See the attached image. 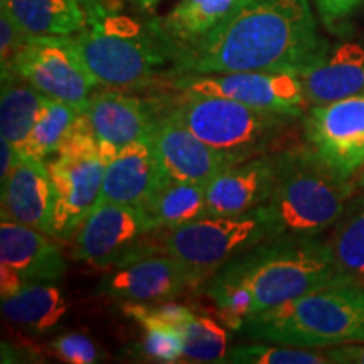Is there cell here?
Listing matches in <instances>:
<instances>
[{
  "mask_svg": "<svg viewBox=\"0 0 364 364\" xmlns=\"http://www.w3.org/2000/svg\"><path fill=\"white\" fill-rule=\"evenodd\" d=\"M329 49L309 0H238L215 29L174 54L169 78L240 71L297 76Z\"/></svg>",
  "mask_w": 364,
  "mask_h": 364,
  "instance_id": "obj_1",
  "label": "cell"
},
{
  "mask_svg": "<svg viewBox=\"0 0 364 364\" xmlns=\"http://www.w3.org/2000/svg\"><path fill=\"white\" fill-rule=\"evenodd\" d=\"M86 24L71 36L76 53L102 86L145 90L169 78L172 59L156 22L140 24L108 7H85Z\"/></svg>",
  "mask_w": 364,
  "mask_h": 364,
  "instance_id": "obj_2",
  "label": "cell"
},
{
  "mask_svg": "<svg viewBox=\"0 0 364 364\" xmlns=\"http://www.w3.org/2000/svg\"><path fill=\"white\" fill-rule=\"evenodd\" d=\"M208 279L248 289L255 299V314L312 290L346 285L336 270L327 240L321 235L272 236L225 263Z\"/></svg>",
  "mask_w": 364,
  "mask_h": 364,
  "instance_id": "obj_3",
  "label": "cell"
},
{
  "mask_svg": "<svg viewBox=\"0 0 364 364\" xmlns=\"http://www.w3.org/2000/svg\"><path fill=\"white\" fill-rule=\"evenodd\" d=\"M241 336L262 343L326 349L364 343V289L331 285L247 317Z\"/></svg>",
  "mask_w": 364,
  "mask_h": 364,
  "instance_id": "obj_4",
  "label": "cell"
},
{
  "mask_svg": "<svg viewBox=\"0 0 364 364\" xmlns=\"http://www.w3.org/2000/svg\"><path fill=\"white\" fill-rule=\"evenodd\" d=\"M353 179L322 162L311 149L295 145L277 152V179L263 204L275 236H318L334 226L353 198Z\"/></svg>",
  "mask_w": 364,
  "mask_h": 364,
  "instance_id": "obj_5",
  "label": "cell"
},
{
  "mask_svg": "<svg viewBox=\"0 0 364 364\" xmlns=\"http://www.w3.org/2000/svg\"><path fill=\"white\" fill-rule=\"evenodd\" d=\"M150 103L235 164L270 154L279 136L297 120L287 113L188 91H177L176 97H157Z\"/></svg>",
  "mask_w": 364,
  "mask_h": 364,
  "instance_id": "obj_6",
  "label": "cell"
},
{
  "mask_svg": "<svg viewBox=\"0 0 364 364\" xmlns=\"http://www.w3.org/2000/svg\"><path fill=\"white\" fill-rule=\"evenodd\" d=\"M46 166L54 194V236L70 240L98 204L107 171V159L85 113Z\"/></svg>",
  "mask_w": 364,
  "mask_h": 364,
  "instance_id": "obj_7",
  "label": "cell"
},
{
  "mask_svg": "<svg viewBox=\"0 0 364 364\" xmlns=\"http://www.w3.org/2000/svg\"><path fill=\"white\" fill-rule=\"evenodd\" d=\"M275 236L265 209L245 215L206 216L162 233V253L171 255L206 280L218 268L260 241Z\"/></svg>",
  "mask_w": 364,
  "mask_h": 364,
  "instance_id": "obj_8",
  "label": "cell"
},
{
  "mask_svg": "<svg viewBox=\"0 0 364 364\" xmlns=\"http://www.w3.org/2000/svg\"><path fill=\"white\" fill-rule=\"evenodd\" d=\"M162 233L142 208L98 201L76 231L73 258L97 268H120L162 253Z\"/></svg>",
  "mask_w": 364,
  "mask_h": 364,
  "instance_id": "obj_9",
  "label": "cell"
},
{
  "mask_svg": "<svg viewBox=\"0 0 364 364\" xmlns=\"http://www.w3.org/2000/svg\"><path fill=\"white\" fill-rule=\"evenodd\" d=\"M7 75H16L46 97L81 112L102 85L81 61L71 36H27L9 71L2 73Z\"/></svg>",
  "mask_w": 364,
  "mask_h": 364,
  "instance_id": "obj_10",
  "label": "cell"
},
{
  "mask_svg": "<svg viewBox=\"0 0 364 364\" xmlns=\"http://www.w3.org/2000/svg\"><path fill=\"white\" fill-rule=\"evenodd\" d=\"M162 88L235 100L250 107L287 113L295 118L302 117L307 107L299 78L287 73L177 75L164 81Z\"/></svg>",
  "mask_w": 364,
  "mask_h": 364,
  "instance_id": "obj_11",
  "label": "cell"
},
{
  "mask_svg": "<svg viewBox=\"0 0 364 364\" xmlns=\"http://www.w3.org/2000/svg\"><path fill=\"white\" fill-rule=\"evenodd\" d=\"M306 145L346 179L364 164V93L304 113Z\"/></svg>",
  "mask_w": 364,
  "mask_h": 364,
  "instance_id": "obj_12",
  "label": "cell"
},
{
  "mask_svg": "<svg viewBox=\"0 0 364 364\" xmlns=\"http://www.w3.org/2000/svg\"><path fill=\"white\" fill-rule=\"evenodd\" d=\"M201 282L188 265L159 253L129 265L113 268L98 282L95 294L122 304H162L179 297Z\"/></svg>",
  "mask_w": 364,
  "mask_h": 364,
  "instance_id": "obj_13",
  "label": "cell"
},
{
  "mask_svg": "<svg viewBox=\"0 0 364 364\" xmlns=\"http://www.w3.org/2000/svg\"><path fill=\"white\" fill-rule=\"evenodd\" d=\"M152 108L156 124L150 144L157 156L162 182H194L206 186L220 172L236 166L230 157L204 144L174 117L157 110L154 105Z\"/></svg>",
  "mask_w": 364,
  "mask_h": 364,
  "instance_id": "obj_14",
  "label": "cell"
},
{
  "mask_svg": "<svg viewBox=\"0 0 364 364\" xmlns=\"http://www.w3.org/2000/svg\"><path fill=\"white\" fill-rule=\"evenodd\" d=\"M277 179V152L228 167L206 184L209 216H236L262 208Z\"/></svg>",
  "mask_w": 364,
  "mask_h": 364,
  "instance_id": "obj_15",
  "label": "cell"
},
{
  "mask_svg": "<svg viewBox=\"0 0 364 364\" xmlns=\"http://www.w3.org/2000/svg\"><path fill=\"white\" fill-rule=\"evenodd\" d=\"M83 113L98 142L113 149L150 139L156 124L150 102L118 88L95 91Z\"/></svg>",
  "mask_w": 364,
  "mask_h": 364,
  "instance_id": "obj_16",
  "label": "cell"
},
{
  "mask_svg": "<svg viewBox=\"0 0 364 364\" xmlns=\"http://www.w3.org/2000/svg\"><path fill=\"white\" fill-rule=\"evenodd\" d=\"M2 220L54 236V194L46 162L17 156L2 182Z\"/></svg>",
  "mask_w": 364,
  "mask_h": 364,
  "instance_id": "obj_17",
  "label": "cell"
},
{
  "mask_svg": "<svg viewBox=\"0 0 364 364\" xmlns=\"http://www.w3.org/2000/svg\"><path fill=\"white\" fill-rule=\"evenodd\" d=\"M43 231L9 220L0 223V265L11 268L24 284L56 282L68 263L61 250Z\"/></svg>",
  "mask_w": 364,
  "mask_h": 364,
  "instance_id": "obj_18",
  "label": "cell"
},
{
  "mask_svg": "<svg viewBox=\"0 0 364 364\" xmlns=\"http://www.w3.org/2000/svg\"><path fill=\"white\" fill-rule=\"evenodd\" d=\"M162 182L157 156L150 139L136 140L107 164L100 201L142 208Z\"/></svg>",
  "mask_w": 364,
  "mask_h": 364,
  "instance_id": "obj_19",
  "label": "cell"
},
{
  "mask_svg": "<svg viewBox=\"0 0 364 364\" xmlns=\"http://www.w3.org/2000/svg\"><path fill=\"white\" fill-rule=\"evenodd\" d=\"M307 107L364 93V48L346 43L329 49L317 65L297 75Z\"/></svg>",
  "mask_w": 364,
  "mask_h": 364,
  "instance_id": "obj_20",
  "label": "cell"
},
{
  "mask_svg": "<svg viewBox=\"0 0 364 364\" xmlns=\"http://www.w3.org/2000/svg\"><path fill=\"white\" fill-rule=\"evenodd\" d=\"M2 316L19 329L31 334H46L61 324L68 302L54 282L27 284L19 292L2 299Z\"/></svg>",
  "mask_w": 364,
  "mask_h": 364,
  "instance_id": "obj_21",
  "label": "cell"
},
{
  "mask_svg": "<svg viewBox=\"0 0 364 364\" xmlns=\"http://www.w3.org/2000/svg\"><path fill=\"white\" fill-rule=\"evenodd\" d=\"M238 0H181L164 19H154L171 59L182 48L198 43L233 11Z\"/></svg>",
  "mask_w": 364,
  "mask_h": 364,
  "instance_id": "obj_22",
  "label": "cell"
},
{
  "mask_svg": "<svg viewBox=\"0 0 364 364\" xmlns=\"http://www.w3.org/2000/svg\"><path fill=\"white\" fill-rule=\"evenodd\" d=\"M332 260L346 285L364 289V193L346 204L343 215L332 226L327 238Z\"/></svg>",
  "mask_w": 364,
  "mask_h": 364,
  "instance_id": "obj_23",
  "label": "cell"
},
{
  "mask_svg": "<svg viewBox=\"0 0 364 364\" xmlns=\"http://www.w3.org/2000/svg\"><path fill=\"white\" fill-rule=\"evenodd\" d=\"M14 21L29 36H75L86 24L80 0H7Z\"/></svg>",
  "mask_w": 364,
  "mask_h": 364,
  "instance_id": "obj_24",
  "label": "cell"
},
{
  "mask_svg": "<svg viewBox=\"0 0 364 364\" xmlns=\"http://www.w3.org/2000/svg\"><path fill=\"white\" fill-rule=\"evenodd\" d=\"M142 209L156 230H176L209 216L206 186L194 182H161Z\"/></svg>",
  "mask_w": 364,
  "mask_h": 364,
  "instance_id": "obj_25",
  "label": "cell"
},
{
  "mask_svg": "<svg viewBox=\"0 0 364 364\" xmlns=\"http://www.w3.org/2000/svg\"><path fill=\"white\" fill-rule=\"evenodd\" d=\"M49 97L41 93L17 78L16 75L2 76V90H0V132L2 139L21 145L38 124L41 113L49 103Z\"/></svg>",
  "mask_w": 364,
  "mask_h": 364,
  "instance_id": "obj_26",
  "label": "cell"
},
{
  "mask_svg": "<svg viewBox=\"0 0 364 364\" xmlns=\"http://www.w3.org/2000/svg\"><path fill=\"white\" fill-rule=\"evenodd\" d=\"M81 113L83 112L80 108L51 98L31 134L26 136L24 142L16 147L17 156L46 162V159L58 152Z\"/></svg>",
  "mask_w": 364,
  "mask_h": 364,
  "instance_id": "obj_27",
  "label": "cell"
},
{
  "mask_svg": "<svg viewBox=\"0 0 364 364\" xmlns=\"http://www.w3.org/2000/svg\"><path fill=\"white\" fill-rule=\"evenodd\" d=\"M124 312L145 329V338L139 346L140 356L156 363L182 361L184 339L176 326L150 316L144 304H124Z\"/></svg>",
  "mask_w": 364,
  "mask_h": 364,
  "instance_id": "obj_28",
  "label": "cell"
},
{
  "mask_svg": "<svg viewBox=\"0 0 364 364\" xmlns=\"http://www.w3.org/2000/svg\"><path fill=\"white\" fill-rule=\"evenodd\" d=\"M184 339V356L188 363H226L228 334L211 317L194 314L179 327Z\"/></svg>",
  "mask_w": 364,
  "mask_h": 364,
  "instance_id": "obj_29",
  "label": "cell"
},
{
  "mask_svg": "<svg viewBox=\"0 0 364 364\" xmlns=\"http://www.w3.org/2000/svg\"><path fill=\"white\" fill-rule=\"evenodd\" d=\"M226 363L236 364H334L326 349L287 344H240L228 349Z\"/></svg>",
  "mask_w": 364,
  "mask_h": 364,
  "instance_id": "obj_30",
  "label": "cell"
},
{
  "mask_svg": "<svg viewBox=\"0 0 364 364\" xmlns=\"http://www.w3.org/2000/svg\"><path fill=\"white\" fill-rule=\"evenodd\" d=\"M53 351L59 359L71 364H93L102 361L97 344L83 334L59 336L51 343Z\"/></svg>",
  "mask_w": 364,
  "mask_h": 364,
  "instance_id": "obj_31",
  "label": "cell"
},
{
  "mask_svg": "<svg viewBox=\"0 0 364 364\" xmlns=\"http://www.w3.org/2000/svg\"><path fill=\"white\" fill-rule=\"evenodd\" d=\"M26 31L14 21L7 9H0V70L7 73L14 58L21 51L27 39Z\"/></svg>",
  "mask_w": 364,
  "mask_h": 364,
  "instance_id": "obj_32",
  "label": "cell"
},
{
  "mask_svg": "<svg viewBox=\"0 0 364 364\" xmlns=\"http://www.w3.org/2000/svg\"><path fill=\"white\" fill-rule=\"evenodd\" d=\"M314 2H316L322 19L331 26L351 16L364 0H314Z\"/></svg>",
  "mask_w": 364,
  "mask_h": 364,
  "instance_id": "obj_33",
  "label": "cell"
},
{
  "mask_svg": "<svg viewBox=\"0 0 364 364\" xmlns=\"http://www.w3.org/2000/svg\"><path fill=\"white\" fill-rule=\"evenodd\" d=\"M334 364H364V343H348L326 348Z\"/></svg>",
  "mask_w": 364,
  "mask_h": 364,
  "instance_id": "obj_34",
  "label": "cell"
},
{
  "mask_svg": "<svg viewBox=\"0 0 364 364\" xmlns=\"http://www.w3.org/2000/svg\"><path fill=\"white\" fill-rule=\"evenodd\" d=\"M16 161H17L16 145L11 144L6 139H2V144H0V181L4 182L7 179Z\"/></svg>",
  "mask_w": 364,
  "mask_h": 364,
  "instance_id": "obj_35",
  "label": "cell"
},
{
  "mask_svg": "<svg viewBox=\"0 0 364 364\" xmlns=\"http://www.w3.org/2000/svg\"><path fill=\"white\" fill-rule=\"evenodd\" d=\"M353 184H354V189L364 193V164L361 167H359V171L356 172V174H354Z\"/></svg>",
  "mask_w": 364,
  "mask_h": 364,
  "instance_id": "obj_36",
  "label": "cell"
},
{
  "mask_svg": "<svg viewBox=\"0 0 364 364\" xmlns=\"http://www.w3.org/2000/svg\"><path fill=\"white\" fill-rule=\"evenodd\" d=\"M132 2H134L139 9H142V11H150V9L156 7L161 0H132Z\"/></svg>",
  "mask_w": 364,
  "mask_h": 364,
  "instance_id": "obj_37",
  "label": "cell"
},
{
  "mask_svg": "<svg viewBox=\"0 0 364 364\" xmlns=\"http://www.w3.org/2000/svg\"><path fill=\"white\" fill-rule=\"evenodd\" d=\"M80 2L83 4V7H88V6H95V4L108 2V0H80Z\"/></svg>",
  "mask_w": 364,
  "mask_h": 364,
  "instance_id": "obj_38",
  "label": "cell"
},
{
  "mask_svg": "<svg viewBox=\"0 0 364 364\" xmlns=\"http://www.w3.org/2000/svg\"><path fill=\"white\" fill-rule=\"evenodd\" d=\"M6 2H7V0H0V7L6 6Z\"/></svg>",
  "mask_w": 364,
  "mask_h": 364,
  "instance_id": "obj_39",
  "label": "cell"
}]
</instances>
